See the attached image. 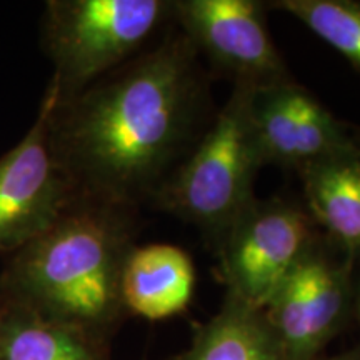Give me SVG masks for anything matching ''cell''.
Listing matches in <instances>:
<instances>
[{"mask_svg": "<svg viewBox=\"0 0 360 360\" xmlns=\"http://www.w3.org/2000/svg\"><path fill=\"white\" fill-rule=\"evenodd\" d=\"M135 210L77 199L49 231L12 254L0 299L101 339L124 314V264Z\"/></svg>", "mask_w": 360, "mask_h": 360, "instance_id": "2", "label": "cell"}, {"mask_svg": "<svg viewBox=\"0 0 360 360\" xmlns=\"http://www.w3.org/2000/svg\"><path fill=\"white\" fill-rule=\"evenodd\" d=\"M177 360H283V355L264 310L227 294L222 309Z\"/></svg>", "mask_w": 360, "mask_h": 360, "instance_id": "13", "label": "cell"}, {"mask_svg": "<svg viewBox=\"0 0 360 360\" xmlns=\"http://www.w3.org/2000/svg\"><path fill=\"white\" fill-rule=\"evenodd\" d=\"M299 174L309 215L355 265L360 260V146L355 142Z\"/></svg>", "mask_w": 360, "mask_h": 360, "instance_id": "10", "label": "cell"}, {"mask_svg": "<svg viewBox=\"0 0 360 360\" xmlns=\"http://www.w3.org/2000/svg\"><path fill=\"white\" fill-rule=\"evenodd\" d=\"M317 360H360V349H355L352 352H345L340 355H335V357H319Z\"/></svg>", "mask_w": 360, "mask_h": 360, "instance_id": "16", "label": "cell"}, {"mask_svg": "<svg viewBox=\"0 0 360 360\" xmlns=\"http://www.w3.org/2000/svg\"><path fill=\"white\" fill-rule=\"evenodd\" d=\"M0 360H107L105 339L0 299Z\"/></svg>", "mask_w": 360, "mask_h": 360, "instance_id": "12", "label": "cell"}, {"mask_svg": "<svg viewBox=\"0 0 360 360\" xmlns=\"http://www.w3.org/2000/svg\"><path fill=\"white\" fill-rule=\"evenodd\" d=\"M170 0H49L42 45L53 65L57 101L79 96L132 60L172 20Z\"/></svg>", "mask_w": 360, "mask_h": 360, "instance_id": "4", "label": "cell"}, {"mask_svg": "<svg viewBox=\"0 0 360 360\" xmlns=\"http://www.w3.org/2000/svg\"><path fill=\"white\" fill-rule=\"evenodd\" d=\"M269 7L289 13L360 72V2L277 0Z\"/></svg>", "mask_w": 360, "mask_h": 360, "instance_id": "14", "label": "cell"}, {"mask_svg": "<svg viewBox=\"0 0 360 360\" xmlns=\"http://www.w3.org/2000/svg\"><path fill=\"white\" fill-rule=\"evenodd\" d=\"M354 141H355V142H357V143H359V146H360V134L357 135V137H354Z\"/></svg>", "mask_w": 360, "mask_h": 360, "instance_id": "17", "label": "cell"}, {"mask_svg": "<svg viewBox=\"0 0 360 360\" xmlns=\"http://www.w3.org/2000/svg\"><path fill=\"white\" fill-rule=\"evenodd\" d=\"M195 290V267L177 245H134L124 264V309L147 321H164L182 314Z\"/></svg>", "mask_w": 360, "mask_h": 360, "instance_id": "11", "label": "cell"}, {"mask_svg": "<svg viewBox=\"0 0 360 360\" xmlns=\"http://www.w3.org/2000/svg\"><path fill=\"white\" fill-rule=\"evenodd\" d=\"M57 97L51 80L32 127L0 159V252L13 254L35 240L77 200L51 146Z\"/></svg>", "mask_w": 360, "mask_h": 360, "instance_id": "7", "label": "cell"}, {"mask_svg": "<svg viewBox=\"0 0 360 360\" xmlns=\"http://www.w3.org/2000/svg\"><path fill=\"white\" fill-rule=\"evenodd\" d=\"M179 29L79 96L56 102L51 146L77 199L150 204L205 132L209 80Z\"/></svg>", "mask_w": 360, "mask_h": 360, "instance_id": "1", "label": "cell"}, {"mask_svg": "<svg viewBox=\"0 0 360 360\" xmlns=\"http://www.w3.org/2000/svg\"><path fill=\"white\" fill-rule=\"evenodd\" d=\"M307 209L283 199H255L217 245L227 294L264 309L321 238Z\"/></svg>", "mask_w": 360, "mask_h": 360, "instance_id": "5", "label": "cell"}, {"mask_svg": "<svg viewBox=\"0 0 360 360\" xmlns=\"http://www.w3.org/2000/svg\"><path fill=\"white\" fill-rule=\"evenodd\" d=\"M352 312L359 322L360 328V272L354 276V295H352ZM360 349V347H359Z\"/></svg>", "mask_w": 360, "mask_h": 360, "instance_id": "15", "label": "cell"}, {"mask_svg": "<svg viewBox=\"0 0 360 360\" xmlns=\"http://www.w3.org/2000/svg\"><path fill=\"white\" fill-rule=\"evenodd\" d=\"M254 85L233 84L232 94L188 155L150 202L220 244L249 209L254 180L264 167L250 122Z\"/></svg>", "mask_w": 360, "mask_h": 360, "instance_id": "3", "label": "cell"}, {"mask_svg": "<svg viewBox=\"0 0 360 360\" xmlns=\"http://www.w3.org/2000/svg\"><path fill=\"white\" fill-rule=\"evenodd\" d=\"M0 310H2V305H0Z\"/></svg>", "mask_w": 360, "mask_h": 360, "instance_id": "18", "label": "cell"}, {"mask_svg": "<svg viewBox=\"0 0 360 360\" xmlns=\"http://www.w3.org/2000/svg\"><path fill=\"white\" fill-rule=\"evenodd\" d=\"M354 276V264L322 238L295 265L262 309L283 360L321 357L352 312Z\"/></svg>", "mask_w": 360, "mask_h": 360, "instance_id": "6", "label": "cell"}, {"mask_svg": "<svg viewBox=\"0 0 360 360\" xmlns=\"http://www.w3.org/2000/svg\"><path fill=\"white\" fill-rule=\"evenodd\" d=\"M259 0H177L172 20L233 84L262 87L290 79Z\"/></svg>", "mask_w": 360, "mask_h": 360, "instance_id": "8", "label": "cell"}, {"mask_svg": "<svg viewBox=\"0 0 360 360\" xmlns=\"http://www.w3.org/2000/svg\"><path fill=\"white\" fill-rule=\"evenodd\" d=\"M250 122L262 165L297 172L355 143L349 129L292 77L254 87Z\"/></svg>", "mask_w": 360, "mask_h": 360, "instance_id": "9", "label": "cell"}]
</instances>
